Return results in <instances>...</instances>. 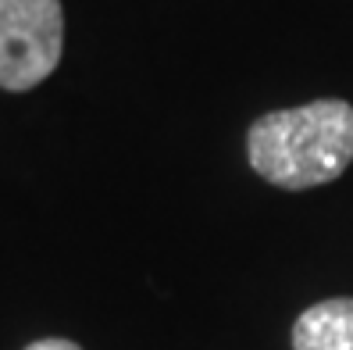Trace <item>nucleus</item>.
Returning <instances> with one entry per match:
<instances>
[{
	"label": "nucleus",
	"instance_id": "f257e3e1",
	"mask_svg": "<svg viewBox=\"0 0 353 350\" xmlns=\"http://www.w3.org/2000/svg\"><path fill=\"white\" fill-rule=\"evenodd\" d=\"M250 168L279 190H314L339 179L353 161V104L310 100L261 115L246 133Z\"/></svg>",
	"mask_w": 353,
	"mask_h": 350
},
{
	"label": "nucleus",
	"instance_id": "f03ea898",
	"mask_svg": "<svg viewBox=\"0 0 353 350\" xmlns=\"http://www.w3.org/2000/svg\"><path fill=\"white\" fill-rule=\"evenodd\" d=\"M61 54H65L61 0H0V90H36L54 75Z\"/></svg>",
	"mask_w": 353,
	"mask_h": 350
},
{
	"label": "nucleus",
	"instance_id": "7ed1b4c3",
	"mask_svg": "<svg viewBox=\"0 0 353 350\" xmlns=\"http://www.w3.org/2000/svg\"><path fill=\"white\" fill-rule=\"evenodd\" d=\"M293 350H353V297L318 300L293 322Z\"/></svg>",
	"mask_w": 353,
	"mask_h": 350
},
{
	"label": "nucleus",
	"instance_id": "20e7f679",
	"mask_svg": "<svg viewBox=\"0 0 353 350\" xmlns=\"http://www.w3.org/2000/svg\"><path fill=\"white\" fill-rule=\"evenodd\" d=\"M26 350H82V347H79V343H72V340H65V336H47V340L29 343Z\"/></svg>",
	"mask_w": 353,
	"mask_h": 350
}]
</instances>
